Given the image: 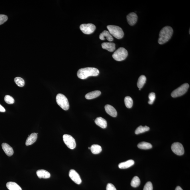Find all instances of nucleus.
<instances>
[{
    "label": "nucleus",
    "instance_id": "1",
    "mask_svg": "<svg viewBox=\"0 0 190 190\" xmlns=\"http://www.w3.org/2000/svg\"><path fill=\"white\" fill-rule=\"evenodd\" d=\"M99 73V70L97 68L86 67L79 70L78 72L77 76L80 79H85L89 76H98Z\"/></svg>",
    "mask_w": 190,
    "mask_h": 190
},
{
    "label": "nucleus",
    "instance_id": "2",
    "mask_svg": "<svg viewBox=\"0 0 190 190\" xmlns=\"http://www.w3.org/2000/svg\"><path fill=\"white\" fill-rule=\"evenodd\" d=\"M173 33V29L170 26H166L163 27L159 33V44H163L167 42L171 39Z\"/></svg>",
    "mask_w": 190,
    "mask_h": 190
},
{
    "label": "nucleus",
    "instance_id": "3",
    "mask_svg": "<svg viewBox=\"0 0 190 190\" xmlns=\"http://www.w3.org/2000/svg\"><path fill=\"white\" fill-rule=\"evenodd\" d=\"M109 32L112 36L118 39H122L124 36V33L122 29L118 26L109 25L107 26Z\"/></svg>",
    "mask_w": 190,
    "mask_h": 190
},
{
    "label": "nucleus",
    "instance_id": "4",
    "mask_svg": "<svg viewBox=\"0 0 190 190\" xmlns=\"http://www.w3.org/2000/svg\"><path fill=\"white\" fill-rule=\"evenodd\" d=\"M128 56V52L124 48L120 47L116 50L112 55V57L117 61L124 60Z\"/></svg>",
    "mask_w": 190,
    "mask_h": 190
},
{
    "label": "nucleus",
    "instance_id": "5",
    "mask_svg": "<svg viewBox=\"0 0 190 190\" xmlns=\"http://www.w3.org/2000/svg\"><path fill=\"white\" fill-rule=\"evenodd\" d=\"M56 101L58 105L65 111L68 110L70 108L68 99L65 96L62 94H58L56 96Z\"/></svg>",
    "mask_w": 190,
    "mask_h": 190
},
{
    "label": "nucleus",
    "instance_id": "6",
    "mask_svg": "<svg viewBox=\"0 0 190 190\" xmlns=\"http://www.w3.org/2000/svg\"><path fill=\"white\" fill-rule=\"evenodd\" d=\"M189 85L187 83H185L176 90H174L171 94L173 98H176L183 96L187 91Z\"/></svg>",
    "mask_w": 190,
    "mask_h": 190
},
{
    "label": "nucleus",
    "instance_id": "7",
    "mask_svg": "<svg viewBox=\"0 0 190 190\" xmlns=\"http://www.w3.org/2000/svg\"><path fill=\"white\" fill-rule=\"evenodd\" d=\"M63 139L65 145L69 148L74 149L76 148V143L74 138L70 135L65 134L63 136Z\"/></svg>",
    "mask_w": 190,
    "mask_h": 190
},
{
    "label": "nucleus",
    "instance_id": "8",
    "mask_svg": "<svg viewBox=\"0 0 190 190\" xmlns=\"http://www.w3.org/2000/svg\"><path fill=\"white\" fill-rule=\"evenodd\" d=\"M80 28L84 34L89 35L94 32L96 30V27L92 24H84L80 25Z\"/></svg>",
    "mask_w": 190,
    "mask_h": 190
},
{
    "label": "nucleus",
    "instance_id": "9",
    "mask_svg": "<svg viewBox=\"0 0 190 190\" xmlns=\"http://www.w3.org/2000/svg\"><path fill=\"white\" fill-rule=\"evenodd\" d=\"M171 148L173 153L177 155L181 156L184 154V149L180 142H174L171 145Z\"/></svg>",
    "mask_w": 190,
    "mask_h": 190
},
{
    "label": "nucleus",
    "instance_id": "10",
    "mask_svg": "<svg viewBox=\"0 0 190 190\" xmlns=\"http://www.w3.org/2000/svg\"><path fill=\"white\" fill-rule=\"evenodd\" d=\"M69 175L71 180L78 185L80 184L82 182L80 176L78 173L74 169L70 170Z\"/></svg>",
    "mask_w": 190,
    "mask_h": 190
},
{
    "label": "nucleus",
    "instance_id": "11",
    "mask_svg": "<svg viewBox=\"0 0 190 190\" xmlns=\"http://www.w3.org/2000/svg\"><path fill=\"white\" fill-rule=\"evenodd\" d=\"M127 21L128 24L131 26L134 25L137 22L138 17L137 14L134 13H131L127 15Z\"/></svg>",
    "mask_w": 190,
    "mask_h": 190
},
{
    "label": "nucleus",
    "instance_id": "12",
    "mask_svg": "<svg viewBox=\"0 0 190 190\" xmlns=\"http://www.w3.org/2000/svg\"><path fill=\"white\" fill-rule=\"evenodd\" d=\"M105 108L106 112L110 116L113 117H117V111L114 107L111 105H106L105 106Z\"/></svg>",
    "mask_w": 190,
    "mask_h": 190
},
{
    "label": "nucleus",
    "instance_id": "13",
    "mask_svg": "<svg viewBox=\"0 0 190 190\" xmlns=\"http://www.w3.org/2000/svg\"><path fill=\"white\" fill-rule=\"evenodd\" d=\"M1 146L3 150L7 156H11L13 155L14 153L13 148L8 144L3 143Z\"/></svg>",
    "mask_w": 190,
    "mask_h": 190
},
{
    "label": "nucleus",
    "instance_id": "14",
    "mask_svg": "<svg viewBox=\"0 0 190 190\" xmlns=\"http://www.w3.org/2000/svg\"><path fill=\"white\" fill-rule=\"evenodd\" d=\"M38 133H33L29 136L26 140L25 145L27 146L31 145L36 141L37 138Z\"/></svg>",
    "mask_w": 190,
    "mask_h": 190
},
{
    "label": "nucleus",
    "instance_id": "15",
    "mask_svg": "<svg viewBox=\"0 0 190 190\" xmlns=\"http://www.w3.org/2000/svg\"><path fill=\"white\" fill-rule=\"evenodd\" d=\"M102 48L110 52H114L116 49L115 44L114 43L105 42L102 44Z\"/></svg>",
    "mask_w": 190,
    "mask_h": 190
},
{
    "label": "nucleus",
    "instance_id": "16",
    "mask_svg": "<svg viewBox=\"0 0 190 190\" xmlns=\"http://www.w3.org/2000/svg\"><path fill=\"white\" fill-rule=\"evenodd\" d=\"M105 37L110 42H111L113 40V36H112L109 32L107 30H104L102 33H101L99 36V39L102 40L105 39Z\"/></svg>",
    "mask_w": 190,
    "mask_h": 190
},
{
    "label": "nucleus",
    "instance_id": "17",
    "mask_svg": "<svg viewBox=\"0 0 190 190\" xmlns=\"http://www.w3.org/2000/svg\"><path fill=\"white\" fill-rule=\"evenodd\" d=\"M36 174L39 179H48L50 177V173L43 169L38 170L37 171Z\"/></svg>",
    "mask_w": 190,
    "mask_h": 190
},
{
    "label": "nucleus",
    "instance_id": "18",
    "mask_svg": "<svg viewBox=\"0 0 190 190\" xmlns=\"http://www.w3.org/2000/svg\"><path fill=\"white\" fill-rule=\"evenodd\" d=\"M95 123L100 128H105L107 126V122L105 119L101 117L96 118L95 120Z\"/></svg>",
    "mask_w": 190,
    "mask_h": 190
},
{
    "label": "nucleus",
    "instance_id": "19",
    "mask_svg": "<svg viewBox=\"0 0 190 190\" xmlns=\"http://www.w3.org/2000/svg\"><path fill=\"white\" fill-rule=\"evenodd\" d=\"M134 160H130L122 162L118 165L119 168L121 169H125L129 168L130 167L134 165Z\"/></svg>",
    "mask_w": 190,
    "mask_h": 190
},
{
    "label": "nucleus",
    "instance_id": "20",
    "mask_svg": "<svg viewBox=\"0 0 190 190\" xmlns=\"http://www.w3.org/2000/svg\"><path fill=\"white\" fill-rule=\"evenodd\" d=\"M101 92L100 91H95L90 92L85 95V98L87 99L90 100L100 96Z\"/></svg>",
    "mask_w": 190,
    "mask_h": 190
},
{
    "label": "nucleus",
    "instance_id": "21",
    "mask_svg": "<svg viewBox=\"0 0 190 190\" xmlns=\"http://www.w3.org/2000/svg\"><path fill=\"white\" fill-rule=\"evenodd\" d=\"M6 186L9 190H22L21 187L14 182H8Z\"/></svg>",
    "mask_w": 190,
    "mask_h": 190
},
{
    "label": "nucleus",
    "instance_id": "22",
    "mask_svg": "<svg viewBox=\"0 0 190 190\" xmlns=\"http://www.w3.org/2000/svg\"><path fill=\"white\" fill-rule=\"evenodd\" d=\"M137 146L140 149L144 150L151 149L153 147L151 143L145 142H140L138 144Z\"/></svg>",
    "mask_w": 190,
    "mask_h": 190
},
{
    "label": "nucleus",
    "instance_id": "23",
    "mask_svg": "<svg viewBox=\"0 0 190 190\" xmlns=\"http://www.w3.org/2000/svg\"><path fill=\"white\" fill-rule=\"evenodd\" d=\"M92 153L94 154H98L102 151V148L100 145H93L90 147Z\"/></svg>",
    "mask_w": 190,
    "mask_h": 190
},
{
    "label": "nucleus",
    "instance_id": "24",
    "mask_svg": "<svg viewBox=\"0 0 190 190\" xmlns=\"http://www.w3.org/2000/svg\"><path fill=\"white\" fill-rule=\"evenodd\" d=\"M146 78L144 75H142L139 77L137 82V86L139 89H141L146 82Z\"/></svg>",
    "mask_w": 190,
    "mask_h": 190
},
{
    "label": "nucleus",
    "instance_id": "25",
    "mask_svg": "<svg viewBox=\"0 0 190 190\" xmlns=\"http://www.w3.org/2000/svg\"><path fill=\"white\" fill-rule=\"evenodd\" d=\"M149 130L150 128L147 126H140L136 129L135 131V133L136 134H138L149 131Z\"/></svg>",
    "mask_w": 190,
    "mask_h": 190
},
{
    "label": "nucleus",
    "instance_id": "26",
    "mask_svg": "<svg viewBox=\"0 0 190 190\" xmlns=\"http://www.w3.org/2000/svg\"><path fill=\"white\" fill-rule=\"evenodd\" d=\"M140 181L139 178L135 176L133 178L132 180L131 181V186L133 187L136 188L138 187L140 185Z\"/></svg>",
    "mask_w": 190,
    "mask_h": 190
},
{
    "label": "nucleus",
    "instance_id": "27",
    "mask_svg": "<svg viewBox=\"0 0 190 190\" xmlns=\"http://www.w3.org/2000/svg\"><path fill=\"white\" fill-rule=\"evenodd\" d=\"M124 102L126 108H130L132 106L133 104V100L129 96H127L125 98Z\"/></svg>",
    "mask_w": 190,
    "mask_h": 190
},
{
    "label": "nucleus",
    "instance_id": "28",
    "mask_svg": "<svg viewBox=\"0 0 190 190\" xmlns=\"http://www.w3.org/2000/svg\"><path fill=\"white\" fill-rule=\"evenodd\" d=\"M14 81L15 83L19 87H23L25 85V82L22 78L18 77L15 78Z\"/></svg>",
    "mask_w": 190,
    "mask_h": 190
},
{
    "label": "nucleus",
    "instance_id": "29",
    "mask_svg": "<svg viewBox=\"0 0 190 190\" xmlns=\"http://www.w3.org/2000/svg\"><path fill=\"white\" fill-rule=\"evenodd\" d=\"M4 100L6 103L9 104H12L14 103L15 100L11 96L9 95H6L4 98Z\"/></svg>",
    "mask_w": 190,
    "mask_h": 190
},
{
    "label": "nucleus",
    "instance_id": "30",
    "mask_svg": "<svg viewBox=\"0 0 190 190\" xmlns=\"http://www.w3.org/2000/svg\"><path fill=\"white\" fill-rule=\"evenodd\" d=\"M156 98L155 94L154 93H151L149 95V101L148 103L150 105L153 104Z\"/></svg>",
    "mask_w": 190,
    "mask_h": 190
},
{
    "label": "nucleus",
    "instance_id": "31",
    "mask_svg": "<svg viewBox=\"0 0 190 190\" xmlns=\"http://www.w3.org/2000/svg\"><path fill=\"white\" fill-rule=\"evenodd\" d=\"M143 190H153V186L151 182H147L144 187Z\"/></svg>",
    "mask_w": 190,
    "mask_h": 190
},
{
    "label": "nucleus",
    "instance_id": "32",
    "mask_svg": "<svg viewBox=\"0 0 190 190\" xmlns=\"http://www.w3.org/2000/svg\"><path fill=\"white\" fill-rule=\"evenodd\" d=\"M8 19V17L6 15H0V25L6 22Z\"/></svg>",
    "mask_w": 190,
    "mask_h": 190
},
{
    "label": "nucleus",
    "instance_id": "33",
    "mask_svg": "<svg viewBox=\"0 0 190 190\" xmlns=\"http://www.w3.org/2000/svg\"><path fill=\"white\" fill-rule=\"evenodd\" d=\"M106 190H117L114 185L111 183H108L107 185Z\"/></svg>",
    "mask_w": 190,
    "mask_h": 190
},
{
    "label": "nucleus",
    "instance_id": "34",
    "mask_svg": "<svg viewBox=\"0 0 190 190\" xmlns=\"http://www.w3.org/2000/svg\"><path fill=\"white\" fill-rule=\"evenodd\" d=\"M5 112V109L0 104V112Z\"/></svg>",
    "mask_w": 190,
    "mask_h": 190
},
{
    "label": "nucleus",
    "instance_id": "35",
    "mask_svg": "<svg viewBox=\"0 0 190 190\" xmlns=\"http://www.w3.org/2000/svg\"><path fill=\"white\" fill-rule=\"evenodd\" d=\"M175 190H183L180 186H178L176 187Z\"/></svg>",
    "mask_w": 190,
    "mask_h": 190
},
{
    "label": "nucleus",
    "instance_id": "36",
    "mask_svg": "<svg viewBox=\"0 0 190 190\" xmlns=\"http://www.w3.org/2000/svg\"><path fill=\"white\" fill-rule=\"evenodd\" d=\"M91 149V148H90V147H88V149Z\"/></svg>",
    "mask_w": 190,
    "mask_h": 190
}]
</instances>
